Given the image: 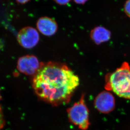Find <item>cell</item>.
<instances>
[{
	"label": "cell",
	"instance_id": "obj_9",
	"mask_svg": "<svg viewBox=\"0 0 130 130\" xmlns=\"http://www.w3.org/2000/svg\"><path fill=\"white\" fill-rule=\"evenodd\" d=\"M124 11L125 14L130 18V0H127L124 4Z\"/></svg>",
	"mask_w": 130,
	"mask_h": 130
},
{
	"label": "cell",
	"instance_id": "obj_6",
	"mask_svg": "<svg viewBox=\"0 0 130 130\" xmlns=\"http://www.w3.org/2000/svg\"><path fill=\"white\" fill-rule=\"evenodd\" d=\"M94 104L95 108L99 112L108 114L115 108V99L109 92L104 91L98 95Z\"/></svg>",
	"mask_w": 130,
	"mask_h": 130
},
{
	"label": "cell",
	"instance_id": "obj_13",
	"mask_svg": "<svg viewBox=\"0 0 130 130\" xmlns=\"http://www.w3.org/2000/svg\"><path fill=\"white\" fill-rule=\"evenodd\" d=\"M17 1L21 4H24L28 2L30 0H16Z\"/></svg>",
	"mask_w": 130,
	"mask_h": 130
},
{
	"label": "cell",
	"instance_id": "obj_11",
	"mask_svg": "<svg viewBox=\"0 0 130 130\" xmlns=\"http://www.w3.org/2000/svg\"><path fill=\"white\" fill-rule=\"evenodd\" d=\"M56 3L60 5H65L69 4L71 0H53Z\"/></svg>",
	"mask_w": 130,
	"mask_h": 130
},
{
	"label": "cell",
	"instance_id": "obj_4",
	"mask_svg": "<svg viewBox=\"0 0 130 130\" xmlns=\"http://www.w3.org/2000/svg\"><path fill=\"white\" fill-rule=\"evenodd\" d=\"M39 35L36 29L31 27L23 28L18 34V42L25 49H32L39 41Z\"/></svg>",
	"mask_w": 130,
	"mask_h": 130
},
{
	"label": "cell",
	"instance_id": "obj_12",
	"mask_svg": "<svg viewBox=\"0 0 130 130\" xmlns=\"http://www.w3.org/2000/svg\"><path fill=\"white\" fill-rule=\"evenodd\" d=\"M88 0H74L76 3L79 4H84Z\"/></svg>",
	"mask_w": 130,
	"mask_h": 130
},
{
	"label": "cell",
	"instance_id": "obj_3",
	"mask_svg": "<svg viewBox=\"0 0 130 130\" xmlns=\"http://www.w3.org/2000/svg\"><path fill=\"white\" fill-rule=\"evenodd\" d=\"M69 121L82 130H88L90 125L89 111L85 104V95L82 94L79 101L68 109Z\"/></svg>",
	"mask_w": 130,
	"mask_h": 130
},
{
	"label": "cell",
	"instance_id": "obj_1",
	"mask_svg": "<svg viewBox=\"0 0 130 130\" xmlns=\"http://www.w3.org/2000/svg\"><path fill=\"white\" fill-rule=\"evenodd\" d=\"M79 84V77L72 70L56 62L41 63L32 80L39 99L55 106L69 102Z\"/></svg>",
	"mask_w": 130,
	"mask_h": 130
},
{
	"label": "cell",
	"instance_id": "obj_7",
	"mask_svg": "<svg viewBox=\"0 0 130 130\" xmlns=\"http://www.w3.org/2000/svg\"><path fill=\"white\" fill-rule=\"evenodd\" d=\"M36 27L39 31L46 36H52L55 34L58 29V24L54 19L43 17L38 20Z\"/></svg>",
	"mask_w": 130,
	"mask_h": 130
},
{
	"label": "cell",
	"instance_id": "obj_8",
	"mask_svg": "<svg viewBox=\"0 0 130 130\" xmlns=\"http://www.w3.org/2000/svg\"><path fill=\"white\" fill-rule=\"evenodd\" d=\"M90 36L95 44L99 45L108 41L111 38V33L104 27L98 26L92 30Z\"/></svg>",
	"mask_w": 130,
	"mask_h": 130
},
{
	"label": "cell",
	"instance_id": "obj_14",
	"mask_svg": "<svg viewBox=\"0 0 130 130\" xmlns=\"http://www.w3.org/2000/svg\"><path fill=\"white\" fill-rule=\"evenodd\" d=\"M1 100V94H0V101Z\"/></svg>",
	"mask_w": 130,
	"mask_h": 130
},
{
	"label": "cell",
	"instance_id": "obj_2",
	"mask_svg": "<svg viewBox=\"0 0 130 130\" xmlns=\"http://www.w3.org/2000/svg\"><path fill=\"white\" fill-rule=\"evenodd\" d=\"M105 88L120 97L130 100V66L124 62L106 78Z\"/></svg>",
	"mask_w": 130,
	"mask_h": 130
},
{
	"label": "cell",
	"instance_id": "obj_5",
	"mask_svg": "<svg viewBox=\"0 0 130 130\" xmlns=\"http://www.w3.org/2000/svg\"><path fill=\"white\" fill-rule=\"evenodd\" d=\"M37 58L33 55H26L19 58L17 68L20 72L29 76L35 75L41 66Z\"/></svg>",
	"mask_w": 130,
	"mask_h": 130
},
{
	"label": "cell",
	"instance_id": "obj_10",
	"mask_svg": "<svg viewBox=\"0 0 130 130\" xmlns=\"http://www.w3.org/2000/svg\"><path fill=\"white\" fill-rule=\"evenodd\" d=\"M5 122L4 118V114L3 112L2 109L0 106V130L2 129L5 125Z\"/></svg>",
	"mask_w": 130,
	"mask_h": 130
}]
</instances>
